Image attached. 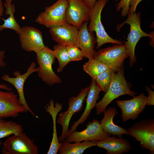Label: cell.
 <instances>
[{"mask_svg": "<svg viewBox=\"0 0 154 154\" xmlns=\"http://www.w3.org/2000/svg\"><path fill=\"white\" fill-rule=\"evenodd\" d=\"M114 1H118L120 0H114Z\"/></svg>", "mask_w": 154, "mask_h": 154, "instance_id": "obj_38", "label": "cell"}, {"mask_svg": "<svg viewBox=\"0 0 154 154\" xmlns=\"http://www.w3.org/2000/svg\"><path fill=\"white\" fill-rule=\"evenodd\" d=\"M136 93L131 90L124 75L123 65L115 72L110 87L102 99L97 103L96 106V114L103 113L107 106L114 99L123 95L133 97Z\"/></svg>", "mask_w": 154, "mask_h": 154, "instance_id": "obj_1", "label": "cell"}, {"mask_svg": "<svg viewBox=\"0 0 154 154\" xmlns=\"http://www.w3.org/2000/svg\"><path fill=\"white\" fill-rule=\"evenodd\" d=\"M78 29L68 23L62 25L51 27L49 32L52 39L57 44L65 46L77 45Z\"/></svg>", "mask_w": 154, "mask_h": 154, "instance_id": "obj_16", "label": "cell"}, {"mask_svg": "<svg viewBox=\"0 0 154 154\" xmlns=\"http://www.w3.org/2000/svg\"><path fill=\"white\" fill-rule=\"evenodd\" d=\"M4 11V7L1 0H0V20L1 17L3 15Z\"/></svg>", "mask_w": 154, "mask_h": 154, "instance_id": "obj_35", "label": "cell"}, {"mask_svg": "<svg viewBox=\"0 0 154 154\" xmlns=\"http://www.w3.org/2000/svg\"><path fill=\"white\" fill-rule=\"evenodd\" d=\"M103 112L104 117L100 122L105 132L118 138L122 137L124 134L129 135L127 129L116 125L113 122L114 118L118 112L116 107H110Z\"/></svg>", "mask_w": 154, "mask_h": 154, "instance_id": "obj_20", "label": "cell"}, {"mask_svg": "<svg viewBox=\"0 0 154 154\" xmlns=\"http://www.w3.org/2000/svg\"><path fill=\"white\" fill-rule=\"evenodd\" d=\"M39 67H36V63L32 62L28 68L27 71L21 74L20 71L16 70L13 73L14 77H10L7 74H4L2 77V79L12 84L17 90L19 98L21 103L26 109L33 115L37 118L38 117L30 108L26 100L24 91L25 82L27 78L32 74L37 72Z\"/></svg>", "mask_w": 154, "mask_h": 154, "instance_id": "obj_14", "label": "cell"}, {"mask_svg": "<svg viewBox=\"0 0 154 154\" xmlns=\"http://www.w3.org/2000/svg\"><path fill=\"white\" fill-rule=\"evenodd\" d=\"M4 6L6 8V15H9V16L7 19H3L4 23L3 24L0 25V31L5 29H9L14 30L19 34L21 31V27L17 22L14 16L15 12V5L6 1L4 3Z\"/></svg>", "mask_w": 154, "mask_h": 154, "instance_id": "obj_23", "label": "cell"}, {"mask_svg": "<svg viewBox=\"0 0 154 154\" xmlns=\"http://www.w3.org/2000/svg\"><path fill=\"white\" fill-rule=\"evenodd\" d=\"M53 50L56 58L57 59L58 62L57 72H60L66 65L70 62L66 46L57 44L54 46Z\"/></svg>", "mask_w": 154, "mask_h": 154, "instance_id": "obj_27", "label": "cell"}, {"mask_svg": "<svg viewBox=\"0 0 154 154\" xmlns=\"http://www.w3.org/2000/svg\"><path fill=\"white\" fill-rule=\"evenodd\" d=\"M2 143H3L2 141L0 140V146L2 145Z\"/></svg>", "mask_w": 154, "mask_h": 154, "instance_id": "obj_37", "label": "cell"}, {"mask_svg": "<svg viewBox=\"0 0 154 154\" xmlns=\"http://www.w3.org/2000/svg\"><path fill=\"white\" fill-rule=\"evenodd\" d=\"M66 48L70 62L80 61L84 57L83 53L78 46H66Z\"/></svg>", "mask_w": 154, "mask_h": 154, "instance_id": "obj_28", "label": "cell"}, {"mask_svg": "<svg viewBox=\"0 0 154 154\" xmlns=\"http://www.w3.org/2000/svg\"><path fill=\"white\" fill-rule=\"evenodd\" d=\"M108 0H97L94 6L91 9L90 16V22L88 26V30L95 32L97 43V49L106 43L122 44L120 40L111 37L106 32L101 20V14L104 7Z\"/></svg>", "mask_w": 154, "mask_h": 154, "instance_id": "obj_3", "label": "cell"}, {"mask_svg": "<svg viewBox=\"0 0 154 154\" xmlns=\"http://www.w3.org/2000/svg\"><path fill=\"white\" fill-rule=\"evenodd\" d=\"M83 69L92 79L94 80L99 74L110 69L103 62L94 58L88 59L83 65Z\"/></svg>", "mask_w": 154, "mask_h": 154, "instance_id": "obj_24", "label": "cell"}, {"mask_svg": "<svg viewBox=\"0 0 154 154\" xmlns=\"http://www.w3.org/2000/svg\"><path fill=\"white\" fill-rule=\"evenodd\" d=\"M143 0H130L128 13L135 12L138 4Z\"/></svg>", "mask_w": 154, "mask_h": 154, "instance_id": "obj_31", "label": "cell"}, {"mask_svg": "<svg viewBox=\"0 0 154 154\" xmlns=\"http://www.w3.org/2000/svg\"><path fill=\"white\" fill-rule=\"evenodd\" d=\"M62 105L61 103H55L51 99L45 107V111L48 113L52 117L53 121L52 137L47 154H56L60 147V143L58 140L56 125V118L58 113L62 110Z\"/></svg>", "mask_w": 154, "mask_h": 154, "instance_id": "obj_21", "label": "cell"}, {"mask_svg": "<svg viewBox=\"0 0 154 154\" xmlns=\"http://www.w3.org/2000/svg\"><path fill=\"white\" fill-rule=\"evenodd\" d=\"M0 89L5 90L7 91H10L12 90V88L5 84H0Z\"/></svg>", "mask_w": 154, "mask_h": 154, "instance_id": "obj_34", "label": "cell"}, {"mask_svg": "<svg viewBox=\"0 0 154 154\" xmlns=\"http://www.w3.org/2000/svg\"><path fill=\"white\" fill-rule=\"evenodd\" d=\"M66 13L67 23L78 29L84 22L90 20L91 9L83 0H68Z\"/></svg>", "mask_w": 154, "mask_h": 154, "instance_id": "obj_12", "label": "cell"}, {"mask_svg": "<svg viewBox=\"0 0 154 154\" xmlns=\"http://www.w3.org/2000/svg\"><path fill=\"white\" fill-rule=\"evenodd\" d=\"M97 141H84L71 143L65 140L60 143L59 154H82L86 149L96 146Z\"/></svg>", "mask_w": 154, "mask_h": 154, "instance_id": "obj_22", "label": "cell"}, {"mask_svg": "<svg viewBox=\"0 0 154 154\" xmlns=\"http://www.w3.org/2000/svg\"><path fill=\"white\" fill-rule=\"evenodd\" d=\"M128 57L125 44H114L112 46L96 51L93 58L102 62L110 69L116 72L123 65L124 60Z\"/></svg>", "mask_w": 154, "mask_h": 154, "instance_id": "obj_6", "label": "cell"}, {"mask_svg": "<svg viewBox=\"0 0 154 154\" xmlns=\"http://www.w3.org/2000/svg\"><path fill=\"white\" fill-rule=\"evenodd\" d=\"M27 112L14 92L0 90V119L17 117L19 114Z\"/></svg>", "mask_w": 154, "mask_h": 154, "instance_id": "obj_11", "label": "cell"}, {"mask_svg": "<svg viewBox=\"0 0 154 154\" xmlns=\"http://www.w3.org/2000/svg\"><path fill=\"white\" fill-rule=\"evenodd\" d=\"M68 4V0H58L45 7L44 11L37 17L35 22L49 28L66 23L65 13Z\"/></svg>", "mask_w": 154, "mask_h": 154, "instance_id": "obj_7", "label": "cell"}, {"mask_svg": "<svg viewBox=\"0 0 154 154\" xmlns=\"http://www.w3.org/2000/svg\"><path fill=\"white\" fill-rule=\"evenodd\" d=\"M19 34L21 46L26 51H33L36 53L46 46L42 32L33 27H22Z\"/></svg>", "mask_w": 154, "mask_h": 154, "instance_id": "obj_13", "label": "cell"}, {"mask_svg": "<svg viewBox=\"0 0 154 154\" xmlns=\"http://www.w3.org/2000/svg\"><path fill=\"white\" fill-rule=\"evenodd\" d=\"M129 135L140 142L144 149H149L154 153V119L148 118L136 123L127 129Z\"/></svg>", "mask_w": 154, "mask_h": 154, "instance_id": "obj_9", "label": "cell"}, {"mask_svg": "<svg viewBox=\"0 0 154 154\" xmlns=\"http://www.w3.org/2000/svg\"><path fill=\"white\" fill-rule=\"evenodd\" d=\"M130 0H120L116 5V11H119L121 9V16L122 17L126 16L129 9V2Z\"/></svg>", "mask_w": 154, "mask_h": 154, "instance_id": "obj_29", "label": "cell"}, {"mask_svg": "<svg viewBox=\"0 0 154 154\" xmlns=\"http://www.w3.org/2000/svg\"><path fill=\"white\" fill-rule=\"evenodd\" d=\"M88 21L84 22L78 29L77 45L83 53L84 57L89 59L93 58L96 51L94 48L96 40L93 32L88 30Z\"/></svg>", "mask_w": 154, "mask_h": 154, "instance_id": "obj_17", "label": "cell"}, {"mask_svg": "<svg viewBox=\"0 0 154 154\" xmlns=\"http://www.w3.org/2000/svg\"><path fill=\"white\" fill-rule=\"evenodd\" d=\"M96 146L105 149L107 154H121L128 152L132 149L131 144L125 139L109 136L98 140Z\"/></svg>", "mask_w": 154, "mask_h": 154, "instance_id": "obj_18", "label": "cell"}, {"mask_svg": "<svg viewBox=\"0 0 154 154\" xmlns=\"http://www.w3.org/2000/svg\"><path fill=\"white\" fill-rule=\"evenodd\" d=\"M91 9L93 8L97 0H83Z\"/></svg>", "mask_w": 154, "mask_h": 154, "instance_id": "obj_33", "label": "cell"}, {"mask_svg": "<svg viewBox=\"0 0 154 154\" xmlns=\"http://www.w3.org/2000/svg\"><path fill=\"white\" fill-rule=\"evenodd\" d=\"M126 20L117 26V30L119 31L123 25L127 23L130 27V31L128 34L127 40L124 42L126 45L129 54V65L132 66L136 61L135 55V49L136 46L140 38L144 37L153 38V36L148 34L142 30L140 27L141 14L137 13H128Z\"/></svg>", "mask_w": 154, "mask_h": 154, "instance_id": "obj_2", "label": "cell"}, {"mask_svg": "<svg viewBox=\"0 0 154 154\" xmlns=\"http://www.w3.org/2000/svg\"><path fill=\"white\" fill-rule=\"evenodd\" d=\"M3 154H38V147L33 140L23 132L9 137L1 147Z\"/></svg>", "mask_w": 154, "mask_h": 154, "instance_id": "obj_8", "label": "cell"}, {"mask_svg": "<svg viewBox=\"0 0 154 154\" xmlns=\"http://www.w3.org/2000/svg\"><path fill=\"white\" fill-rule=\"evenodd\" d=\"M89 88L90 87L88 86L82 88L77 96L70 98L68 101V108L67 110L59 114L57 122L60 125L62 128V133L58 138L60 142L65 140L69 135V126L71 119L75 113H78L82 110L83 104Z\"/></svg>", "mask_w": 154, "mask_h": 154, "instance_id": "obj_5", "label": "cell"}, {"mask_svg": "<svg viewBox=\"0 0 154 154\" xmlns=\"http://www.w3.org/2000/svg\"><path fill=\"white\" fill-rule=\"evenodd\" d=\"M83 130L78 131L76 130L70 133L65 140L69 143L80 142L84 141H92L104 139L111 135L105 132L100 123L96 119L89 121Z\"/></svg>", "mask_w": 154, "mask_h": 154, "instance_id": "obj_10", "label": "cell"}, {"mask_svg": "<svg viewBox=\"0 0 154 154\" xmlns=\"http://www.w3.org/2000/svg\"><path fill=\"white\" fill-rule=\"evenodd\" d=\"M22 125L12 121L0 119V139L23 132Z\"/></svg>", "mask_w": 154, "mask_h": 154, "instance_id": "obj_25", "label": "cell"}, {"mask_svg": "<svg viewBox=\"0 0 154 154\" xmlns=\"http://www.w3.org/2000/svg\"><path fill=\"white\" fill-rule=\"evenodd\" d=\"M89 87L85 99L86 104L84 110L79 119L74 121L71 125L69 130V134L75 130L79 124H83L86 121L90 116L92 110L96 107L97 101L99 98V94L100 91L97 87L94 79H92Z\"/></svg>", "mask_w": 154, "mask_h": 154, "instance_id": "obj_19", "label": "cell"}, {"mask_svg": "<svg viewBox=\"0 0 154 154\" xmlns=\"http://www.w3.org/2000/svg\"><path fill=\"white\" fill-rule=\"evenodd\" d=\"M145 89L148 93L147 96L146 105L148 106L154 105V92L152 90L149 86H145Z\"/></svg>", "mask_w": 154, "mask_h": 154, "instance_id": "obj_30", "label": "cell"}, {"mask_svg": "<svg viewBox=\"0 0 154 154\" xmlns=\"http://www.w3.org/2000/svg\"><path fill=\"white\" fill-rule=\"evenodd\" d=\"M37 62L39 65L38 75L45 84L52 86L60 83V78L54 71L52 64L56 58L53 50L46 46L43 49L36 53Z\"/></svg>", "mask_w": 154, "mask_h": 154, "instance_id": "obj_4", "label": "cell"}, {"mask_svg": "<svg viewBox=\"0 0 154 154\" xmlns=\"http://www.w3.org/2000/svg\"><path fill=\"white\" fill-rule=\"evenodd\" d=\"M5 51L3 50H0V67H3L6 66V63L4 60Z\"/></svg>", "mask_w": 154, "mask_h": 154, "instance_id": "obj_32", "label": "cell"}, {"mask_svg": "<svg viewBox=\"0 0 154 154\" xmlns=\"http://www.w3.org/2000/svg\"><path fill=\"white\" fill-rule=\"evenodd\" d=\"M115 72L109 69L98 75L95 80L100 91L106 93L108 89Z\"/></svg>", "mask_w": 154, "mask_h": 154, "instance_id": "obj_26", "label": "cell"}, {"mask_svg": "<svg viewBox=\"0 0 154 154\" xmlns=\"http://www.w3.org/2000/svg\"><path fill=\"white\" fill-rule=\"evenodd\" d=\"M132 99L116 101L117 106L121 110V117L124 122L129 119L135 120L144 110L146 105L147 96L141 93Z\"/></svg>", "mask_w": 154, "mask_h": 154, "instance_id": "obj_15", "label": "cell"}, {"mask_svg": "<svg viewBox=\"0 0 154 154\" xmlns=\"http://www.w3.org/2000/svg\"><path fill=\"white\" fill-rule=\"evenodd\" d=\"M13 0H6L8 3H11V2Z\"/></svg>", "mask_w": 154, "mask_h": 154, "instance_id": "obj_36", "label": "cell"}]
</instances>
